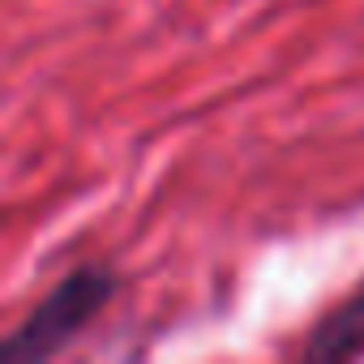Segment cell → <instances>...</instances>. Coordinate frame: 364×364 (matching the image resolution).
Segmentation results:
<instances>
[{
    "mask_svg": "<svg viewBox=\"0 0 364 364\" xmlns=\"http://www.w3.org/2000/svg\"><path fill=\"white\" fill-rule=\"evenodd\" d=\"M300 355L313 360V364L364 360V279L309 326V338H304Z\"/></svg>",
    "mask_w": 364,
    "mask_h": 364,
    "instance_id": "2",
    "label": "cell"
},
{
    "mask_svg": "<svg viewBox=\"0 0 364 364\" xmlns=\"http://www.w3.org/2000/svg\"><path fill=\"white\" fill-rule=\"evenodd\" d=\"M120 279L112 266L103 262H82L69 274H60L39 304H31V313L9 330L5 351L9 360H52L60 355L73 338H82V330L112 304Z\"/></svg>",
    "mask_w": 364,
    "mask_h": 364,
    "instance_id": "1",
    "label": "cell"
}]
</instances>
